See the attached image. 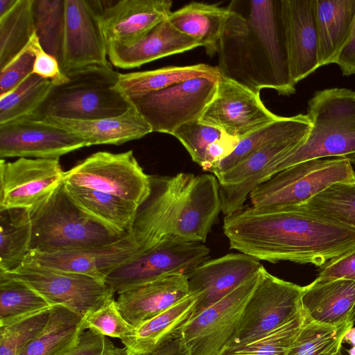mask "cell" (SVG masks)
I'll return each mask as SVG.
<instances>
[{
    "label": "cell",
    "mask_w": 355,
    "mask_h": 355,
    "mask_svg": "<svg viewBox=\"0 0 355 355\" xmlns=\"http://www.w3.org/2000/svg\"><path fill=\"white\" fill-rule=\"evenodd\" d=\"M230 248L258 260L320 268L355 249V230L294 208L242 207L225 216Z\"/></svg>",
    "instance_id": "1"
},
{
    "label": "cell",
    "mask_w": 355,
    "mask_h": 355,
    "mask_svg": "<svg viewBox=\"0 0 355 355\" xmlns=\"http://www.w3.org/2000/svg\"><path fill=\"white\" fill-rule=\"evenodd\" d=\"M220 36V76L260 92H295L289 71L282 0H233Z\"/></svg>",
    "instance_id": "2"
},
{
    "label": "cell",
    "mask_w": 355,
    "mask_h": 355,
    "mask_svg": "<svg viewBox=\"0 0 355 355\" xmlns=\"http://www.w3.org/2000/svg\"><path fill=\"white\" fill-rule=\"evenodd\" d=\"M220 211L214 175L151 176L150 193L139 207L128 234L137 255L171 239L204 243Z\"/></svg>",
    "instance_id": "3"
},
{
    "label": "cell",
    "mask_w": 355,
    "mask_h": 355,
    "mask_svg": "<svg viewBox=\"0 0 355 355\" xmlns=\"http://www.w3.org/2000/svg\"><path fill=\"white\" fill-rule=\"evenodd\" d=\"M312 128L304 142L281 161L272 175L298 163L329 157L355 164V91L330 88L317 91L308 102Z\"/></svg>",
    "instance_id": "4"
},
{
    "label": "cell",
    "mask_w": 355,
    "mask_h": 355,
    "mask_svg": "<svg viewBox=\"0 0 355 355\" xmlns=\"http://www.w3.org/2000/svg\"><path fill=\"white\" fill-rule=\"evenodd\" d=\"M119 75L101 67L74 73L66 83L53 86L32 116L90 120L122 114L133 105L117 87Z\"/></svg>",
    "instance_id": "5"
},
{
    "label": "cell",
    "mask_w": 355,
    "mask_h": 355,
    "mask_svg": "<svg viewBox=\"0 0 355 355\" xmlns=\"http://www.w3.org/2000/svg\"><path fill=\"white\" fill-rule=\"evenodd\" d=\"M29 214L32 225L31 251L103 245L123 237L78 209L67 195L63 182Z\"/></svg>",
    "instance_id": "6"
},
{
    "label": "cell",
    "mask_w": 355,
    "mask_h": 355,
    "mask_svg": "<svg viewBox=\"0 0 355 355\" xmlns=\"http://www.w3.org/2000/svg\"><path fill=\"white\" fill-rule=\"evenodd\" d=\"M355 180L349 159H315L288 167L261 183L250 193L257 209H283L302 205L330 185Z\"/></svg>",
    "instance_id": "7"
},
{
    "label": "cell",
    "mask_w": 355,
    "mask_h": 355,
    "mask_svg": "<svg viewBox=\"0 0 355 355\" xmlns=\"http://www.w3.org/2000/svg\"><path fill=\"white\" fill-rule=\"evenodd\" d=\"M63 182L110 193L139 207L150 193L151 175L144 171L132 150L99 151L65 171Z\"/></svg>",
    "instance_id": "8"
},
{
    "label": "cell",
    "mask_w": 355,
    "mask_h": 355,
    "mask_svg": "<svg viewBox=\"0 0 355 355\" xmlns=\"http://www.w3.org/2000/svg\"><path fill=\"white\" fill-rule=\"evenodd\" d=\"M209 254L202 243L168 239L115 268L105 282L119 294L166 276H188Z\"/></svg>",
    "instance_id": "9"
},
{
    "label": "cell",
    "mask_w": 355,
    "mask_h": 355,
    "mask_svg": "<svg viewBox=\"0 0 355 355\" xmlns=\"http://www.w3.org/2000/svg\"><path fill=\"white\" fill-rule=\"evenodd\" d=\"M302 291L303 286L279 279L262 266L237 329L226 347L256 339L294 318L301 313Z\"/></svg>",
    "instance_id": "10"
},
{
    "label": "cell",
    "mask_w": 355,
    "mask_h": 355,
    "mask_svg": "<svg viewBox=\"0 0 355 355\" xmlns=\"http://www.w3.org/2000/svg\"><path fill=\"white\" fill-rule=\"evenodd\" d=\"M218 79L191 78L130 101L153 132L173 135L180 125L199 119L214 95Z\"/></svg>",
    "instance_id": "11"
},
{
    "label": "cell",
    "mask_w": 355,
    "mask_h": 355,
    "mask_svg": "<svg viewBox=\"0 0 355 355\" xmlns=\"http://www.w3.org/2000/svg\"><path fill=\"white\" fill-rule=\"evenodd\" d=\"M8 272L28 284L51 306L63 305L83 315L103 306L115 293L104 279L32 262H24Z\"/></svg>",
    "instance_id": "12"
},
{
    "label": "cell",
    "mask_w": 355,
    "mask_h": 355,
    "mask_svg": "<svg viewBox=\"0 0 355 355\" xmlns=\"http://www.w3.org/2000/svg\"><path fill=\"white\" fill-rule=\"evenodd\" d=\"M259 272L184 324L180 336L189 355H217L228 345L258 282Z\"/></svg>",
    "instance_id": "13"
},
{
    "label": "cell",
    "mask_w": 355,
    "mask_h": 355,
    "mask_svg": "<svg viewBox=\"0 0 355 355\" xmlns=\"http://www.w3.org/2000/svg\"><path fill=\"white\" fill-rule=\"evenodd\" d=\"M100 1L64 0L62 62L67 77L93 67L112 68L100 20Z\"/></svg>",
    "instance_id": "14"
},
{
    "label": "cell",
    "mask_w": 355,
    "mask_h": 355,
    "mask_svg": "<svg viewBox=\"0 0 355 355\" xmlns=\"http://www.w3.org/2000/svg\"><path fill=\"white\" fill-rule=\"evenodd\" d=\"M279 118L265 107L259 92L220 76L212 99L198 120L240 140Z\"/></svg>",
    "instance_id": "15"
},
{
    "label": "cell",
    "mask_w": 355,
    "mask_h": 355,
    "mask_svg": "<svg viewBox=\"0 0 355 355\" xmlns=\"http://www.w3.org/2000/svg\"><path fill=\"white\" fill-rule=\"evenodd\" d=\"M64 173L59 159H1L0 210L35 209L63 182Z\"/></svg>",
    "instance_id": "16"
},
{
    "label": "cell",
    "mask_w": 355,
    "mask_h": 355,
    "mask_svg": "<svg viewBox=\"0 0 355 355\" xmlns=\"http://www.w3.org/2000/svg\"><path fill=\"white\" fill-rule=\"evenodd\" d=\"M311 128L267 146L216 178L225 216L243 206L247 196L271 178L274 168L304 142Z\"/></svg>",
    "instance_id": "17"
},
{
    "label": "cell",
    "mask_w": 355,
    "mask_h": 355,
    "mask_svg": "<svg viewBox=\"0 0 355 355\" xmlns=\"http://www.w3.org/2000/svg\"><path fill=\"white\" fill-rule=\"evenodd\" d=\"M87 146L76 134L32 116L0 124L1 159H59Z\"/></svg>",
    "instance_id": "18"
},
{
    "label": "cell",
    "mask_w": 355,
    "mask_h": 355,
    "mask_svg": "<svg viewBox=\"0 0 355 355\" xmlns=\"http://www.w3.org/2000/svg\"><path fill=\"white\" fill-rule=\"evenodd\" d=\"M137 254V247L128 234L116 241L103 245L48 252L30 251L24 262L35 263L105 280L109 273Z\"/></svg>",
    "instance_id": "19"
},
{
    "label": "cell",
    "mask_w": 355,
    "mask_h": 355,
    "mask_svg": "<svg viewBox=\"0 0 355 355\" xmlns=\"http://www.w3.org/2000/svg\"><path fill=\"white\" fill-rule=\"evenodd\" d=\"M262 266L259 260L243 253L227 254L198 266L187 276L189 293L197 296L192 316L259 273Z\"/></svg>",
    "instance_id": "20"
},
{
    "label": "cell",
    "mask_w": 355,
    "mask_h": 355,
    "mask_svg": "<svg viewBox=\"0 0 355 355\" xmlns=\"http://www.w3.org/2000/svg\"><path fill=\"white\" fill-rule=\"evenodd\" d=\"M100 3L99 20L107 43L131 44L172 12L170 0L100 1Z\"/></svg>",
    "instance_id": "21"
},
{
    "label": "cell",
    "mask_w": 355,
    "mask_h": 355,
    "mask_svg": "<svg viewBox=\"0 0 355 355\" xmlns=\"http://www.w3.org/2000/svg\"><path fill=\"white\" fill-rule=\"evenodd\" d=\"M291 77L296 85L319 68L315 0H282Z\"/></svg>",
    "instance_id": "22"
},
{
    "label": "cell",
    "mask_w": 355,
    "mask_h": 355,
    "mask_svg": "<svg viewBox=\"0 0 355 355\" xmlns=\"http://www.w3.org/2000/svg\"><path fill=\"white\" fill-rule=\"evenodd\" d=\"M200 46L199 41L179 31L166 19L131 44L108 42L107 56L112 65L130 69Z\"/></svg>",
    "instance_id": "23"
},
{
    "label": "cell",
    "mask_w": 355,
    "mask_h": 355,
    "mask_svg": "<svg viewBox=\"0 0 355 355\" xmlns=\"http://www.w3.org/2000/svg\"><path fill=\"white\" fill-rule=\"evenodd\" d=\"M301 313L304 322L328 326L355 320V281L318 277L303 286Z\"/></svg>",
    "instance_id": "24"
},
{
    "label": "cell",
    "mask_w": 355,
    "mask_h": 355,
    "mask_svg": "<svg viewBox=\"0 0 355 355\" xmlns=\"http://www.w3.org/2000/svg\"><path fill=\"white\" fill-rule=\"evenodd\" d=\"M188 295L187 276L173 275L121 293L116 302L124 319L135 328Z\"/></svg>",
    "instance_id": "25"
},
{
    "label": "cell",
    "mask_w": 355,
    "mask_h": 355,
    "mask_svg": "<svg viewBox=\"0 0 355 355\" xmlns=\"http://www.w3.org/2000/svg\"><path fill=\"white\" fill-rule=\"evenodd\" d=\"M39 119L76 134L86 141L87 146L120 145L153 132L134 105L123 114L112 117L76 120L47 116Z\"/></svg>",
    "instance_id": "26"
},
{
    "label": "cell",
    "mask_w": 355,
    "mask_h": 355,
    "mask_svg": "<svg viewBox=\"0 0 355 355\" xmlns=\"http://www.w3.org/2000/svg\"><path fill=\"white\" fill-rule=\"evenodd\" d=\"M197 296L189 293L159 314L134 328L121 340L128 355H148L180 336L184 324L191 318Z\"/></svg>",
    "instance_id": "27"
},
{
    "label": "cell",
    "mask_w": 355,
    "mask_h": 355,
    "mask_svg": "<svg viewBox=\"0 0 355 355\" xmlns=\"http://www.w3.org/2000/svg\"><path fill=\"white\" fill-rule=\"evenodd\" d=\"M63 184L71 201L87 216L119 236L129 233L139 208L137 205L110 193Z\"/></svg>",
    "instance_id": "28"
},
{
    "label": "cell",
    "mask_w": 355,
    "mask_h": 355,
    "mask_svg": "<svg viewBox=\"0 0 355 355\" xmlns=\"http://www.w3.org/2000/svg\"><path fill=\"white\" fill-rule=\"evenodd\" d=\"M319 67L334 63L348 39L355 0H315Z\"/></svg>",
    "instance_id": "29"
},
{
    "label": "cell",
    "mask_w": 355,
    "mask_h": 355,
    "mask_svg": "<svg viewBox=\"0 0 355 355\" xmlns=\"http://www.w3.org/2000/svg\"><path fill=\"white\" fill-rule=\"evenodd\" d=\"M85 318L65 306H52L46 325L18 355H64L86 329Z\"/></svg>",
    "instance_id": "30"
},
{
    "label": "cell",
    "mask_w": 355,
    "mask_h": 355,
    "mask_svg": "<svg viewBox=\"0 0 355 355\" xmlns=\"http://www.w3.org/2000/svg\"><path fill=\"white\" fill-rule=\"evenodd\" d=\"M228 15L227 8L193 1L171 12L167 19L179 31L199 41L212 56L217 53Z\"/></svg>",
    "instance_id": "31"
},
{
    "label": "cell",
    "mask_w": 355,
    "mask_h": 355,
    "mask_svg": "<svg viewBox=\"0 0 355 355\" xmlns=\"http://www.w3.org/2000/svg\"><path fill=\"white\" fill-rule=\"evenodd\" d=\"M198 76L219 78L220 73L217 67L206 64L170 66L149 71L119 73L116 85L130 101Z\"/></svg>",
    "instance_id": "32"
},
{
    "label": "cell",
    "mask_w": 355,
    "mask_h": 355,
    "mask_svg": "<svg viewBox=\"0 0 355 355\" xmlns=\"http://www.w3.org/2000/svg\"><path fill=\"white\" fill-rule=\"evenodd\" d=\"M311 127L312 123L306 114L280 116L275 121L241 139L228 156L214 165L211 173L218 178L267 146Z\"/></svg>",
    "instance_id": "33"
},
{
    "label": "cell",
    "mask_w": 355,
    "mask_h": 355,
    "mask_svg": "<svg viewBox=\"0 0 355 355\" xmlns=\"http://www.w3.org/2000/svg\"><path fill=\"white\" fill-rule=\"evenodd\" d=\"M32 225L24 209L0 210V270L20 266L31 251Z\"/></svg>",
    "instance_id": "34"
},
{
    "label": "cell",
    "mask_w": 355,
    "mask_h": 355,
    "mask_svg": "<svg viewBox=\"0 0 355 355\" xmlns=\"http://www.w3.org/2000/svg\"><path fill=\"white\" fill-rule=\"evenodd\" d=\"M289 208L355 230V180L334 183L302 205Z\"/></svg>",
    "instance_id": "35"
},
{
    "label": "cell",
    "mask_w": 355,
    "mask_h": 355,
    "mask_svg": "<svg viewBox=\"0 0 355 355\" xmlns=\"http://www.w3.org/2000/svg\"><path fill=\"white\" fill-rule=\"evenodd\" d=\"M33 0H17L0 17V69L20 53L35 33L33 15Z\"/></svg>",
    "instance_id": "36"
},
{
    "label": "cell",
    "mask_w": 355,
    "mask_h": 355,
    "mask_svg": "<svg viewBox=\"0 0 355 355\" xmlns=\"http://www.w3.org/2000/svg\"><path fill=\"white\" fill-rule=\"evenodd\" d=\"M354 321L338 326L304 321L285 355H340L342 343Z\"/></svg>",
    "instance_id": "37"
},
{
    "label": "cell",
    "mask_w": 355,
    "mask_h": 355,
    "mask_svg": "<svg viewBox=\"0 0 355 355\" xmlns=\"http://www.w3.org/2000/svg\"><path fill=\"white\" fill-rule=\"evenodd\" d=\"M51 306L24 281L0 270V325Z\"/></svg>",
    "instance_id": "38"
},
{
    "label": "cell",
    "mask_w": 355,
    "mask_h": 355,
    "mask_svg": "<svg viewBox=\"0 0 355 355\" xmlns=\"http://www.w3.org/2000/svg\"><path fill=\"white\" fill-rule=\"evenodd\" d=\"M53 86L50 80L33 73L10 92L0 96V124L33 116Z\"/></svg>",
    "instance_id": "39"
},
{
    "label": "cell",
    "mask_w": 355,
    "mask_h": 355,
    "mask_svg": "<svg viewBox=\"0 0 355 355\" xmlns=\"http://www.w3.org/2000/svg\"><path fill=\"white\" fill-rule=\"evenodd\" d=\"M64 0H33L35 33L43 50L61 67L65 26Z\"/></svg>",
    "instance_id": "40"
},
{
    "label": "cell",
    "mask_w": 355,
    "mask_h": 355,
    "mask_svg": "<svg viewBox=\"0 0 355 355\" xmlns=\"http://www.w3.org/2000/svg\"><path fill=\"white\" fill-rule=\"evenodd\" d=\"M304 322L302 313L252 340L225 347L217 355H285Z\"/></svg>",
    "instance_id": "41"
},
{
    "label": "cell",
    "mask_w": 355,
    "mask_h": 355,
    "mask_svg": "<svg viewBox=\"0 0 355 355\" xmlns=\"http://www.w3.org/2000/svg\"><path fill=\"white\" fill-rule=\"evenodd\" d=\"M51 308L0 325V355H18L46 325Z\"/></svg>",
    "instance_id": "42"
},
{
    "label": "cell",
    "mask_w": 355,
    "mask_h": 355,
    "mask_svg": "<svg viewBox=\"0 0 355 355\" xmlns=\"http://www.w3.org/2000/svg\"><path fill=\"white\" fill-rule=\"evenodd\" d=\"M189 153L192 160L204 169L207 156L217 142L230 137L221 130L195 120L180 125L173 134Z\"/></svg>",
    "instance_id": "43"
},
{
    "label": "cell",
    "mask_w": 355,
    "mask_h": 355,
    "mask_svg": "<svg viewBox=\"0 0 355 355\" xmlns=\"http://www.w3.org/2000/svg\"><path fill=\"white\" fill-rule=\"evenodd\" d=\"M85 327L105 336L120 340L130 335L134 328L122 316L114 298L85 315Z\"/></svg>",
    "instance_id": "44"
},
{
    "label": "cell",
    "mask_w": 355,
    "mask_h": 355,
    "mask_svg": "<svg viewBox=\"0 0 355 355\" xmlns=\"http://www.w3.org/2000/svg\"><path fill=\"white\" fill-rule=\"evenodd\" d=\"M35 55L29 44L0 69V96L19 85L33 73Z\"/></svg>",
    "instance_id": "45"
},
{
    "label": "cell",
    "mask_w": 355,
    "mask_h": 355,
    "mask_svg": "<svg viewBox=\"0 0 355 355\" xmlns=\"http://www.w3.org/2000/svg\"><path fill=\"white\" fill-rule=\"evenodd\" d=\"M64 355H128L125 347L116 346L114 343L101 334L92 329H85L77 343Z\"/></svg>",
    "instance_id": "46"
},
{
    "label": "cell",
    "mask_w": 355,
    "mask_h": 355,
    "mask_svg": "<svg viewBox=\"0 0 355 355\" xmlns=\"http://www.w3.org/2000/svg\"><path fill=\"white\" fill-rule=\"evenodd\" d=\"M28 44L35 55L33 73L50 80L53 85H60L69 80L62 73L58 60L43 50L35 33Z\"/></svg>",
    "instance_id": "47"
},
{
    "label": "cell",
    "mask_w": 355,
    "mask_h": 355,
    "mask_svg": "<svg viewBox=\"0 0 355 355\" xmlns=\"http://www.w3.org/2000/svg\"><path fill=\"white\" fill-rule=\"evenodd\" d=\"M318 277L355 281V249L320 267Z\"/></svg>",
    "instance_id": "48"
},
{
    "label": "cell",
    "mask_w": 355,
    "mask_h": 355,
    "mask_svg": "<svg viewBox=\"0 0 355 355\" xmlns=\"http://www.w3.org/2000/svg\"><path fill=\"white\" fill-rule=\"evenodd\" d=\"M343 76L355 74V18L347 40L334 60Z\"/></svg>",
    "instance_id": "49"
},
{
    "label": "cell",
    "mask_w": 355,
    "mask_h": 355,
    "mask_svg": "<svg viewBox=\"0 0 355 355\" xmlns=\"http://www.w3.org/2000/svg\"><path fill=\"white\" fill-rule=\"evenodd\" d=\"M148 355H189V354L180 336Z\"/></svg>",
    "instance_id": "50"
},
{
    "label": "cell",
    "mask_w": 355,
    "mask_h": 355,
    "mask_svg": "<svg viewBox=\"0 0 355 355\" xmlns=\"http://www.w3.org/2000/svg\"><path fill=\"white\" fill-rule=\"evenodd\" d=\"M17 0H0V17L7 13L16 3Z\"/></svg>",
    "instance_id": "51"
},
{
    "label": "cell",
    "mask_w": 355,
    "mask_h": 355,
    "mask_svg": "<svg viewBox=\"0 0 355 355\" xmlns=\"http://www.w3.org/2000/svg\"><path fill=\"white\" fill-rule=\"evenodd\" d=\"M350 355H355V346L349 351Z\"/></svg>",
    "instance_id": "52"
},
{
    "label": "cell",
    "mask_w": 355,
    "mask_h": 355,
    "mask_svg": "<svg viewBox=\"0 0 355 355\" xmlns=\"http://www.w3.org/2000/svg\"><path fill=\"white\" fill-rule=\"evenodd\" d=\"M340 355H342V354H340Z\"/></svg>",
    "instance_id": "53"
}]
</instances>
